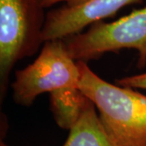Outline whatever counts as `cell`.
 <instances>
[{
    "label": "cell",
    "mask_w": 146,
    "mask_h": 146,
    "mask_svg": "<svg viewBox=\"0 0 146 146\" xmlns=\"http://www.w3.org/2000/svg\"><path fill=\"white\" fill-rule=\"evenodd\" d=\"M63 40L76 61L87 63L106 53L133 49L138 53V67L144 68L146 64V7L112 22H95L86 31Z\"/></svg>",
    "instance_id": "3957f363"
},
{
    "label": "cell",
    "mask_w": 146,
    "mask_h": 146,
    "mask_svg": "<svg viewBox=\"0 0 146 146\" xmlns=\"http://www.w3.org/2000/svg\"><path fill=\"white\" fill-rule=\"evenodd\" d=\"M0 146H9L7 145L6 143H4V142H3V141H1V143H0Z\"/></svg>",
    "instance_id": "30bf717a"
},
{
    "label": "cell",
    "mask_w": 146,
    "mask_h": 146,
    "mask_svg": "<svg viewBox=\"0 0 146 146\" xmlns=\"http://www.w3.org/2000/svg\"><path fill=\"white\" fill-rule=\"evenodd\" d=\"M80 69L63 39L47 41L33 63L16 71L11 84L16 104L29 106L42 94L79 87Z\"/></svg>",
    "instance_id": "277c9868"
},
{
    "label": "cell",
    "mask_w": 146,
    "mask_h": 146,
    "mask_svg": "<svg viewBox=\"0 0 146 146\" xmlns=\"http://www.w3.org/2000/svg\"><path fill=\"white\" fill-rule=\"evenodd\" d=\"M44 9L39 0H0L1 102L16 63L33 55L44 43Z\"/></svg>",
    "instance_id": "7a4b0ae2"
},
{
    "label": "cell",
    "mask_w": 146,
    "mask_h": 146,
    "mask_svg": "<svg viewBox=\"0 0 146 146\" xmlns=\"http://www.w3.org/2000/svg\"><path fill=\"white\" fill-rule=\"evenodd\" d=\"M89 1L90 0H39L43 8H48L60 3H64L68 5H78Z\"/></svg>",
    "instance_id": "9c48e42d"
},
{
    "label": "cell",
    "mask_w": 146,
    "mask_h": 146,
    "mask_svg": "<svg viewBox=\"0 0 146 146\" xmlns=\"http://www.w3.org/2000/svg\"><path fill=\"white\" fill-rule=\"evenodd\" d=\"M115 82L118 84V85L123 87H128L131 89H146V72L117 79Z\"/></svg>",
    "instance_id": "ba28073f"
},
{
    "label": "cell",
    "mask_w": 146,
    "mask_h": 146,
    "mask_svg": "<svg viewBox=\"0 0 146 146\" xmlns=\"http://www.w3.org/2000/svg\"><path fill=\"white\" fill-rule=\"evenodd\" d=\"M79 88L95 106L106 132L115 146H146V95L115 85L94 72L84 61Z\"/></svg>",
    "instance_id": "6da1fadb"
},
{
    "label": "cell",
    "mask_w": 146,
    "mask_h": 146,
    "mask_svg": "<svg viewBox=\"0 0 146 146\" xmlns=\"http://www.w3.org/2000/svg\"><path fill=\"white\" fill-rule=\"evenodd\" d=\"M89 101L77 122L69 130L63 146H115L106 132L96 111Z\"/></svg>",
    "instance_id": "8992f818"
},
{
    "label": "cell",
    "mask_w": 146,
    "mask_h": 146,
    "mask_svg": "<svg viewBox=\"0 0 146 146\" xmlns=\"http://www.w3.org/2000/svg\"><path fill=\"white\" fill-rule=\"evenodd\" d=\"M90 100L79 87L58 89L50 94V107L57 125L70 130Z\"/></svg>",
    "instance_id": "52a82bcc"
},
{
    "label": "cell",
    "mask_w": 146,
    "mask_h": 146,
    "mask_svg": "<svg viewBox=\"0 0 146 146\" xmlns=\"http://www.w3.org/2000/svg\"><path fill=\"white\" fill-rule=\"evenodd\" d=\"M141 0H90L78 5L64 4L47 12L43 29L44 42L66 39L95 22L115 15L126 6Z\"/></svg>",
    "instance_id": "5b68a950"
}]
</instances>
